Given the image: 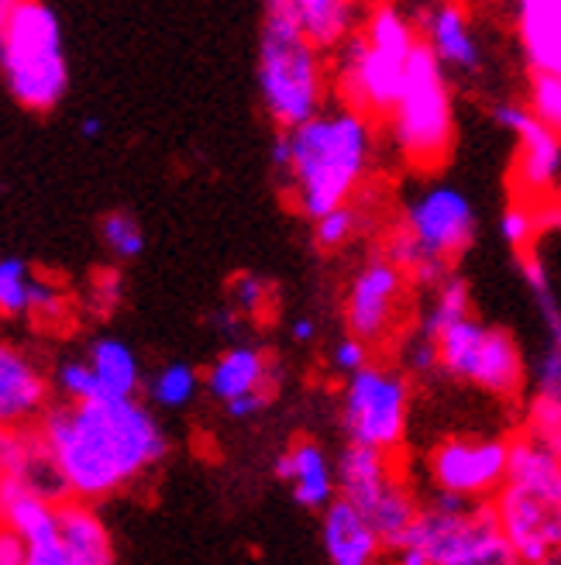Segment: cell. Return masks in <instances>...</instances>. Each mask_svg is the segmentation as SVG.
Listing matches in <instances>:
<instances>
[{
    "mask_svg": "<svg viewBox=\"0 0 561 565\" xmlns=\"http://www.w3.org/2000/svg\"><path fill=\"white\" fill-rule=\"evenodd\" d=\"M35 431L60 469L69 500L79 503L138 483L170 456V438L142 401L55 404L42 414Z\"/></svg>",
    "mask_w": 561,
    "mask_h": 565,
    "instance_id": "1",
    "label": "cell"
},
{
    "mask_svg": "<svg viewBox=\"0 0 561 565\" xmlns=\"http://www.w3.org/2000/svg\"><path fill=\"white\" fill-rule=\"evenodd\" d=\"M290 146L287 190L303 217L321 221L331 211L348 207L366 183L376 159V125L348 107H331L293 128Z\"/></svg>",
    "mask_w": 561,
    "mask_h": 565,
    "instance_id": "2",
    "label": "cell"
},
{
    "mask_svg": "<svg viewBox=\"0 0 561 565\" xmlns=\"http://www.w3.org/2000/svg\"><path fill=\"white\" fill-rule=\"evenodd\" d=\"M417 45V18L392 4H376L362 18L355 39L334 52V90L342 107L386 121L403 94Z\"/></svg>",
    "mask_w": 561,
    "mask_h": 565,
    "instance_id": "3",
    "label": "cell"
},
{
    "mask_svg": "<svg viewBox=\"0 0 561 565\" xmlns=\"http://www.w3.org/2000/svg\"><path fill=\"white\" fill-rule=\"evenodd\" d=\"M475 235L479 217L468 193L452 183H428L403 204L400 228L386 238L382 256L397 263L410 282L438 290L475 245Z\"/></svg>",
    "mask_w": 561,
    "mask_h": 565,
    "instance_id": "4",
    "label": "cell"
},
{
    "mask_svg": "<svg viewBox=\"0 0 561 565\" xmlns=\"http://www.w3.org/2000/svg\"><path fill=\"white\" fill-rule=\"evenodd\" d=\"M259 97L279 131H293L324 115L327 100V63L324 52L300 35L287 0H269L259 28L256 55Z\"/></svg>",
    "mask_w": 561,
    "mask_h": 565,
    "instance_id": "5",
    "label": "cell"
},
{
    "mask_svg": "<svg viewBox=\"0 0 561 565\" xmlns=\"http://www.w3.org/2000/svg\"><path fill=\"white\" fill-rule=\"evenodd\" d=\"M493 511L524 565L561 562V459L514 435L510 476L493 497Z\"/></svg>",
    "mask_w": 561,
    "mask_h": 565,
    "instance_id": "6",
    "label": "cell"
},
{
    "mask_svg": "<svg viewBox=\"0 0 561 565\" xmlns=\"http://www.w3.org/2000/svg\"><path fill=\"white\" fill-rule=\"evenodd\" d=\"M392 565H524L503 534L493 503L434 493L420 507Z\"/></svg>",
    "mask_w": 561,
    "mask_h": 565,
    "instance_id": "7",
    "label": "cell"
},
{
    "mask_svg": "<svg viewBox=\"0 0 561 565\" xmlns=\"http://www.w3.org/2000/svg\"><path fill=\"white\" fill-rule=\"evenodd\" d=\"M389 141L400 152V159L413 173H434L447 162L455 146V94H452V73H447L434 52L420 42L403 94L386 118Z\"/></svg>",
    "mask_w": 561,
    "mask_h": 565,
    "instance_id": "8",
    "label": "cell"
},
{
    "mask_svg": "<svg viewBox=\"0 0 561 565\" xmlns=\"http://www.w3.org/2000/svg\"><path fill=\"white\" fill-rule=\"evenodd\" d=\"M0 73L14 100L28 110H52L66 97L69 66L63 21L42 0H18L14 18L0 39Z\"/></svg>",
    "mask_w": 561,
    "mask_h": 565,
    "instance_id": "9",
    "label": "cell"
},
{
    "mask_svg": "<svg viewBox=\"0 0 561 565\" xmlns=\"http://www.w3.org/2000/svg\"><path fill=\"white\" fill-rule=\"evenodd\" d=\"M342 424L348 445H366L392 456L410 424V380L392 365H366L362 373L345 380L342 393Z\"/></svg>",
    "mask_w": 561,
    "mask_h": 565,
    "instance_id": "10",
    "label": "cell"
},
{
    "mask_svg": "<svg viewBox=\"0 0 561 565\" xmlns=\"http://www.w3.org/2000/svg\"><path fill=\"white\" fill-rule=\"evenodd\" d=\"M428 476L438 493L468 503H486L507 487L510 438L496 435H447L428 451Z\"/></svg>",
    "mask_w": 561,
    "mask_h": 565,
    "instance_id": "11",
    "label": "cell"
},
{
    "mask_svg": "<svg viewBox=\"0 0 561 565\" xmlns=\"http://www.w3.org/2000/svg\"><path fill=\"white\" fill-rule=\"evenodd\" d=\"M407 287H410L407 273L397 263H389L382 252L362 263L355 269V276L348 279V290H345L348 334L362 338L366 345L382 342V338L400 321Z\"/></svg>",
    "mask_w": 561,
    "mask_h": 565,
    "instance_id": "12",
    "label": "cell"
},
{
    "mask_svg": "<svg viewBox=\"0 0 561 565\" xmlns=\"http://www.w3.org/2000/svg\"><path fill=\"white\" fill-rule=\"evenodd\" d=\"M493 121L517 138L514 156V196L541 201L558 193L561 183V135L548 131L524 104L507 100L493 107Z\"/></svg>",
    "mask_w": 561,
    "mask_h": 565,
    "instance_id": "13",
    "label": "cell"
},
{
    "mask_svg": "<svg viewBox=\"0 0 561 565\" xmlns=\"http://www.w3.org/2000/svg\"><path fill=\"white\" fill-rule=\"evenodd\" d=\"M48 411V376L32 352L0 338V428H32Z\"/></svg>",
    "mask_w": 561,
    "mask_h": 565,
    "instance_id": "14",
    "label": "cell"
},
{
    "mask_svg": "<svg viewBox=\"0 0 561 565\" xmlns=\"http://www.w3.org/2000/svg\"><path fill=\"white\" fill-rule=\"evenodd\" d=\"M417 32L447 73L475 76L483 70V45L462 4H434L417 14Z\"/></svg>",
    "mask_w": 561,
    "mask_h": 565,
    "instance_id": "15",
    "label": "cell"
},
{
    "mask_svg": "<svg viewBox=\"0 0 561 565\" xmlns=\"http://www.w3.org/2000/svg\"><path fill=\"white\" fill-rule=\"evenodd\" d=\"M276 479L293 490V500L306 511H327L338 500V462H331L327 448L314 438H300L272 462Z\"/></svg>",
    "mask_w": 561,
    "mask_h": 565,
    "instance_id": "16",
    "label": "cell"
},
{
    "mask_svg": "<svg viewBox=\"0 0 561 565\" xmlns=\"http://www.w3.org/2000/svg\"><path fill=\"white\" fill-rule=\"evenodd\" d=\"M279 383V370L276 362L256 349V345H231L224 349L204 376V386L214 401H220L224 407L251 397V393H276Z\"/></svg>",
    "mask_w": 561,
    "mask_h": 565,
    "instance_id": "17",
    "label": "cell"
},
{
    "mask_svg": "<svg viewBox=\"0 0 561 565\" xmlns=\"http://www.w3.org/2000/svg\"><path fill=\"white\" fill-rule=\"evenodd\" d=\"M321 542L331 565H379L386 552L373 521L342 497L321 514Z\"/></svg>",
    "mask_w": 561,
    "mask_h": 565,
    "instance_id": "18",
    "label": "cell"
},
{
    "mask_svg": "<svg viewBox=\"0 0 561 565\" xmlns=\"http://www.w3.org/2000/svg\"><path fill=\"white\" fill-rule=\"evenodd\" d=\"M514 32L530 76H561V0H520Z\"/></svg>",
    "mask_w": 561,
    "mask_h": 565,
    "instance_id": "19",
    "label": "cell"
},
{
    "mask_svg": "<svg viewBox=\"0 0 561 565\" xmlns=\"http://www.w3.org/2000/svg\"><path fill=\"white\" fill-rule=\"evenodd\" d=\"M465 383L479 386L483 393H489V397H496V401L520 397V390L527 383V365H524L517 338L507 328L489 324V334H486L479 355H475Z\"/></svg>",
    "mask_w": 561,
    "mask_h": 565,
    "instance_id": "20",
    "label": "cell"
},
{
    "mask_svg": "<svg viewBox=\"0 0 561 565\" xmlns=\"http://www.w3.org/2000/svg\"><path fill=\"white\" fill-rule=\"evenodd\" d=\"M400 479L392 476L389 456L366 445H345L338 456V497L355 503L362 514H369L373 507L397 487Z\"/></svg>",
    "mask_w": 561,
    "mask_h": 565,
    "instance_id": "21",
    "label": "cell"
},
{
    "mask_svg": "<svg viewBox=\"0 0 561 565\" xmlns=\"http://www.w3.org/2000/svg\"><path fill=\"white\" fill-rule=\"evenodd\" d=\"M287 11L300 35L324 55L352 42L366 18L352 0H287Z\"/></svg>",
    "mask_w": 561,
    "mask_h": 565,
    "instance_id": "22",
    "label": "cell"
},
{
    "mask_svg": "<svg viewBox=\"0 0 561 565\" xmlns=\"http://www.w3.org/2000/svg\"><path fill=\"white\" fill-rule=\"evenodd\" d=\"M100 390V401H138L142 390V362H138L134 349L115 334L94 338L87 355Z\"/></svg>",
    "mask_w": 561,
    "mask_h": 565,
    "instance_id": "23",
    "label": "cell"
},
{
    "mask_svg": "<svg viewBox=\"0 0 561 565\" xmlns=\"http://www.w3.org/2000/svg\"><path fill=\"white\" fill-rule=\"evenodd\" d=\"M60 534L76 565H118L107 524L90 503L66 500L60 503Z\"/></svg>",
    "mask_w": 561,
    "mask_h": 565,
    "instance_id": "24",
    "label": "cell"
},
{
    "mask_svg": "<svg viewBox=\"0 0 561 565\" xmlns=\"http://www.w3.org/2000/svg\"><path fill=\"white\" fill-rule=\"evenodd\" d=\"M465 318H472V290L458 273H452L438 290H431V300L424 307V315H420L417 331L431 338V342H438L447 328Z\"/></svg>",
    "mask_w": 561,
    "mask_h": 565,
    "instance_id": "25",
    "label": "cell"
},
{
    "mask_svg": "<svg viewBox=\"0 0 561 565\" xmlns=\"http://www.w3.org/2000/svg\"><path fill=\"white\" fill-rule=\"evenodd\" d=\"M517 266H520V276H524L530 297H535L538 315H541V321L548 328V345L561 349V300H558V294L551 287L544 259L538 256V248H535V252H527V256H520Z\"/></svg>",
    "mask_w": 561,
    "mask_h": 565,
    "instance_id": "26",
    "label": "cell"
},
{
    "mask_svg": "<svg viewBox=\"0 0 561 565\" xmlns=\"http://www.w3.org/2000/svg\"><path fill=\"white\" fill-rule=\"evenodd\" d=\"M149 404L162 411H180L196 401V390H201V373L193 370L190 362H165L162 370L149 380Z\"/></svg>",
    "mask_w": 561,
    "mask_h": 565,
    "instance_id": "27",
    "label": "cell"
},
{
    "mask_svg": "<svg viewBox=\"0 0 561 565\" xmlns=\"http://www.w3.org/2000/svg\"><path fill=\"white\" fill-rule=\"evenodd\" d=\"M42 438L35 428H0V490L8 483H24Z\"/></svg>",
    "mask_w": 561,
    "mask_h": 565,
    "instance_id": "28",
    "label": "cell"
},
{
    "mask_svg": "<svg viewBox=\"0 0 561 565\" xmlns=\"http://www.w3.org/2000/svg\"><path fill=\"white\" fill-rule=\"evenodd\" d=\"M32 287H35L32 266L18 256L0 259V318H28Z\"/></svg>",
    "mask_w": 561,
    "mask_h": 565,
    "instance_id": "29",
    "label": "cell"
},
{
    "mask_svg": "<svg viewBox=\"0 0 561 565\" xmlns=\"http://www.w3.org/2000/svg\"><path fill=\"white\" fill-rule=\"evenodd\" d=\"M499 235L503 242H507V248H514V256H527V252L538 248V221H535V207H530L527 201H514L507 204V211L499 214Z\"/></svg>",
    "mask_w": 561,
    "mask_h": 565,
    "instance_id": "30",
    "label": "cell"
},
{
    "mask_svg": "<svg viewBox=\"0 0 561 565\" xmlns=\"http://www.w3.org/2000/svg\"><path fill=\"white\" fill-rule=\"evenodd\" d=\"M100 238L115 259H138L145 252V232L131 214L115 211L100 221Z\"/></svg>",
    "mask_w": 561,
    "mask_h": 565,
    "instance_id": "31",
    "label": "cell"
},
{
    "mask_svg": "<svg viewBox=\"0 0 561 565\" xmlns=\"http://www.w3.org/2000/svg\"><path fill=\"white\" fill-rule=\"evenodd\" d=\"M520 435L527 441H535L538 448H544L548 456L561 459V414L554 407H548V404L530 397L527 407H524V428H520Z\"/></svg>",
    "mask_w": 561,
    "mask_h": 565,
    "instance_id": "32",
    "label": "cell"
},
{
    "mask_svg": "<svg viewBox=\"0 0 561 565\" xmlns=\"http://www.w3.org/2000/svg\"><path fill=\"white\" fill-rule=\"evenodd\" d=\"M228 297H231V307L245 321H259L269 315V303H272V287L259 276V273H238L231 282H228Z\"/></svg>",
    "mask_w": 561,
    "mask_h": 565,
    "instance_id": "33",
    "label": "cell"
},
{
    "mask_svg": "<svg viewBox=\"0 0 561 565\" xmlns=\"http://www.w3.org/2000/svg\"><path fill=\"white\" fill-rule=\"evenodd\" d=\"M548 131L561 135V76H530L527 79V104Z\"/></svg>",
    "mask_w": 561,
    "mask_h": 565,
    "instance_id": "34",
    "label": "cell"
},
{
    "mask_svg": "<svg viewBox=\"0 0 561 565\" xmlns=\"http://www.w3.org/2000/svg\"><path fill=\"white\" fill-rule=\"evenodd\" d=\"M52 383L66 397V404L100 401V390H97V380H94V370H90L87 359H63L60 365H55Z\"/></svg>",
    "mask_w": 561,
    "mask_h": 565,
    "instance_id": "35",
    "label": "cell"
},
{
    "mask_svg": "<svg viewBox=\"0 0 561 565\" xmlns=\"http://www.w3.org/2000/svg\"><path fill=\"white\" fill-rule=\"evenodd\" d=\"M358 232H362V211L355 204L338 207V211L324 214L321 221H314V242L327 252L345 248Z\"/></svg>",
    "mask_w": 561,
    "mask_h": 565,
    "instance_id": "36",
    "label": "cell"
},
{
    "mask_svg": "<svg viewBox=\"0 0 561 565\" xmlns=\"http://www.w3.org/2000/svg\"><path fill=\"white\" fill-rule=\"evenodd\" d=\"M69 315V297L63 294L60 282H52L45 276H35L32 287V307H28V318L39 324H60Z\"/></svg>",
    "mask_w": 561,
    "mask_h": 565,
    "instance_id": "37",
    "label": "cell"
},
{
    "mask_svg": "<svg viewBox=\"0 0 561 565\" xmlns=\"http://www.w3.org/2000/svg\"><path fill=\"white\" fill-rule=\"evenodd\" d=\"M535 401L554 407L561 414V349L558 345H548L541 355H538V365H535Z\"/></svg>",
    "mask_w": 561,
    "mask_h": 565,
    "instance_id": "38",
    "label": "cell"
},
{
    "mask_svg": "<svg viewBox=\"0 0 561 565\" xmlns=\"http://www.w3.org/2000/svg\"><path fill=\"white\" fill-rule=\"evenodd\" d=\"M125 300V279L118 269H100L90 279V290H87V303L97 318H110Z\"/></svg>",
    "mask_w": 561,
    "mask_h": 565,
    "instance_id": "39",
    "label": "cell"
},
{
    "mask_svg": "<svg viewBox=\"0 0 561 565\" xmlns=\"http://www.w3.org/2000/svg\"><path fill=\"white\" fill-rule=\"evenodd\" d=\"M331 365H334V373H338V376L352 380L355 373L366 370V365H373L369 345L362 342V338H355V334H345L342 342H334V349H331Z\"/></svg>",
    "mask_w": 561,
    "mask_h": 565,
    "instance_id": "40",
    "label": "cell"
},
{
    "mask_svg": "<svg viewBox=\"0 0 561 565\" xmlns=\"http://www.w3.org/2000/svg\"><path fill=\"white\" fill-rule=\"evenodd\" d=\"M403 370L413 373V376H431V373H441V362H438V345L424 334H413L407 342V352H403Z\"/></svg>",
    "mask_w": 561,
    "mask_h": 565,
    "instance_id": "41",
    "label": "cell"
},
{
    "mask_svg": "<svg viewBox=\"0 0 561 565\" xmlns=\"http://www.w3.org/2000/svg\"><path fill=\"white\" fill-rule=\"evenodd\" d=\"M28 565H76V558L63 545V534L52 531L35 542H28Z\"/></svg>",
    "mask_w": 561,
    "mask_h": 565,
    "instance_id": "42",
    "label": "cell"
},
{
    "mask_svg": "<svg viewBox=\"0 0 561 565\" xmlns=\"http://www.w3.org/2000/svg\"><path fill=\"white\" fill-rule=\"evenodd\" d=\"M520 201V196H517ZM535 207V221H538V232L548 235V232H561V193H551V196H541V201H527Z\"/></svg>",
    "mask_w": 561,
    "mask_h": 565,
    "instance_id": "43",
    "label": "cell"
},
{
    "mask_svg": "<svg viewBox=\"0 0 561 565\" xmlns=\"http://www.w3.org/2000/svg\"><path fill=\"white\" fill-rule=\"evenodd\" d=\"M0 565H28V542L8 524H0Z\"/></svg>",
    "mask_w": 561,
    "mask_h": 565,
    "instance_id": "44",
    "label": "cell"
},
{
    "mask_svg": "<svg viewBox=\"0 0 561 565\" xmlns=\"http://www.w3.org/2000/svg\"><path fill=\"white\" fill-rule=\"evenodd\" d=\"M269 404H272V393H251V397H241L224 411H228V417H235V420H251V417H259Z\"/></svg>",
    "mask_w": 561,
    "mask_h": 565,
    "instance_id": "45",
    "label": "cell"
},
{
    "mask_svg": "<svg viewBox=\"0 0 561 565\" xmlns=\"http://www.w3.org/2000/svg\"><path fill=\"white\" fill-rule=\"evenodd\" d=\"M269 159H272V169L276 173H290V162H293V146H290V131H276V138H272V152H269Z\"/></svg>",
    "mask_w": 561,
    "mask_h": 565,
    "instance_id": "46",
    "label": "cell"
},
{
    "mask_svg": "<svg viewBox=\"0 0 561 565\" xmlns=\"http://www.w3.org/2000/svg\"><path fill=\"white\" fill-rule=\"evenodd\" d=\"M241 315H238V310L235 307H224V310H217V318H214V324L224 331V334H228V338H235L238 331H241Z\"/></svg>",
    "mask_w": 561,
    "mask_h": 565,
    "instance_id": "47",
    "label": "cell"
},
{
    "mask_svg": "<svg viewBox=\"0 0 561 565\" xmlns=\"http://www.w3.org/2000/svg\"><path fill=\"white\" fill-rule=\"evenodd\" d=\"M290 338H293L296 345L314 342V338H317V324H314L311 318H296V321L290 324Z\"/></svg>",
    "mask_w": 561,
    "mask_h": 565,
    "instance_id": "48",
    "label": "cell"
},
{
    "mask_svg": "<svg viewBox=\"0 0 561 565\" xmlns=\"http://www.w3.org/2000/svg\"><path fill=\"white\" fill-rule=\"evenodd\" d=\"M14 8H18V0H0V39H4V32H8V24L14 18Z\"/></svg>",
    "mask_w": 561,
    "mask_h": 565,
    "instance_id": "49",
    "label": "cell"
},
{
    "mask_svg": "<svg viewBox=\"0 0 561 565\" xmlns=\"http://www.w3.org/2000/svg\"><path fill=\"white\" fill-rule=\"evenodd\" d=\"M100 131H104V121L94 118V115L79 121V135H83V138H100Z\"/></svg>",
    "mask_w": 561,
    "mask_h": 565,
    "instance_id": "50",
    "label": "cell"
}]
</instances>
